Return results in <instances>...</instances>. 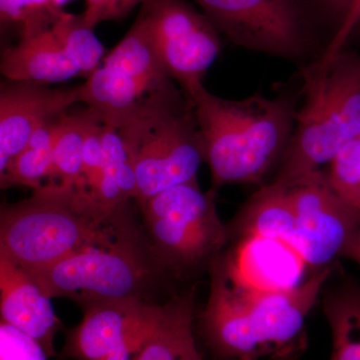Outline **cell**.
I'll use <instances>...</instances> for the list:
<instances>
[{
	"label": "cell",
	"instance_id": "obj_1",
	"mask_svg": "<svg viewBox=\"0 0 360 360\" xmlns=\"http://www.w3.org/2000/svg\"><path fill=\"white\" fill-rule=\"evenodd\" d=\"M335 264L284 290L241 281L225 252L210 270L207 303L195 316V335L210 360H293L307 348L304 322Z\"/></svg>",
	"mask_w": 360,
	"mask_h": 360
},
{
	"label": "cell",
	"instance_id": "obj_2",
	"mask_svg": "<svg viewBox=\"0 0 360 360\" xmlns=\"http://www.w3.org/2000/svg\"><path fill=\"white\" fill-rule=\"evenodd\" d=\"M296 94H253L233 101L215 96L201 84L189 96L198 120L212 188L229 184L264 186L281 165L298 110Z\"/></svg>",
	"mask_w": 360,
	"mask_h": 360
},
{
	"label": "cell",
	"instance_id": "obj_3",
	"mask_svg": "<svg viewBox=\"0 0 360 360\" xmlns=\"http://www.w3.org/2000/svg\"><path fill=\"white\" fill-rule=\"evenodd\" d=\"M127 205L111 212L85 189L46 184L30 198L2 203L0 253L28 272L47 269L110 236Z\"/></svg>",
	"mask_w": 360,
	"mask_h": 360
},
{
	"label": "cell",
	"instance_id": "obj_4",
	"mask_svg": "<svg viewBox=\"0 0 360 360\" xmlns=\"http://www.w3.org/2000/svg\"><path fill=\"white\" fill-rule=\"evenodd\" d=\"M298 106L290 146L269 184L288 187L321 167L360 135V52L345 45L333 58L300 70Z\"/></svg>",
	"mask_w": 360,
	"mask_h": 360
},
{
	"label": "cell",
	"instance_id": "obj_5",
	"mask_svg": "<svg viewBox=\"0 0 360 360\" xmlns=\"http://www.w3.org/2000/svg\"><path fill=\"white\" fill-rule=\"evenodd\" d=\"M51 298H65L84 309L96 303L142 300L172 281L158 264L131 206L103 240L39 271L30 272Z\"/></svg>",
	"mask_w": 360,
	"mask_h": 360
},
{
	"label": "cell",
	"instance_id": "obj_6",
	"mask_svg": "<svg viewBox=\"0 0 360 360\" xmlns=\"http://www.w3.org/2000/svg\"><path fill=\"white\" fill-rule=\"evenodd\" d=\"M118 130L134 165L137 206L161 191L198 181L205 148L193 101L181 89L151 97Z\"/></svg>",
	"mask_w": 360,
	"mask_h": 360
},
{
	"label": "cell",
	"instance_id": "obj_7",
	"mask_svg": "<svg viewBox=\"0 0 360 360\" xmlns=\"http://www.w3.org/2000/svg\"><path fill=\"white\" fill-rule=\"evenodd\" d=\"M215 196L210 189L203 193L193 181L161 191L139 206L151 250L174 281H193L210 274L231 245Z\"/></svg>",
	"mask_w": 360,
	"mask_h": 360
},
{
	"label": "cell",
	"instance_id": "obj_8",
	"mask_svg": "<svg viewBox=\"0 0 360 360\" xmlns=\"http://www.w3.org/2000/svg\"><path fill=\"white\" fill-rule=\"evenodd\" d=\"M232 44L296 63L319 60L328 46L312 0H195ZM324 23V22H323Z\"/></svg>",
	"mask_w": 360,
	"mask_h": 360
},
{
	"label": "cell",
	"instance_id": "obj_9",
	"mask_svg": "<svg viewBox=\"0 0 360 360\" xmlns=\"http://www.w3.org/2000/svg\"><path fill=\"white\" fill-rule=\"evenodd\" d=\"M141 13L163 68L189 99L219 58L220 32L184 0H146Z\"/></svg>",
	"mask_w": 360,
	"mask_h": 360
},
{
	"label": "cell",
	"instance_id": "obj_10",
	"mask_svg": "<svg viewBox=\"0 0 360 360\" xmlns=\"http://www.w3.org/2000/svg\"><path fill=\"white\" fill-rule=\"evenodd\" d=\"M286 189L295 212L296 252L314 272L333 266L343 257L360 212L341 200L322 169Z\"/></svg>",
	"mask_w": 360,
	"mask_h": 360
},
{
	"label": "cell",
	"instance_id": "obj_11",
	"mask_svg": "<svg viewBox=\"0 0 360 360\" xmlns=\"http://www.w3.org/2000/svg\"><path fill=\"white\" fill-rule=\"evenodd\" d=\"M163 302L142 300L96 303L66 333L58 360H135L160 317Z\"/></svg>",
	"mask_w": 360,
	"mask_h": 360
},
{
	"label": "cell",
	"instance_id": "obj_12",
	"mask_svg": "<svg viewBox=\"0 0 360 360\" xmlns=\"http://www.w3.org/2000/svg\"><path fill=\"white\" fill-rule=\"evenodd\" d=\"M80 101V86L49 89L30 82H11L0 89V170L27 146L45 123L60 117Z\"/></svg>",
	"mask_w": 360,
	"mask_h": 360
},
{
	"label": "cell",
	"instance_id": "obj_13",
	"mask_svg": "<svg viewBox=\"0 0 360 360\" xmlns=\"http://www.w3.org/2000/svg\"><path fill=\"white\" fill-rule=\"evenodd\" d=\"M51 300L30 272L0 253L1 321L37 340L49 357L56 355L54 338L63 328Z\"/></svg>",
	"mask_w": 360,
	"mask_h": 360
},
{
	"label": "cell",
	"instance_id": "obj_14",
	"mask_svg": "<svg viewBox=\"0 0 360 360\" xmlns=\"http://www.w3.org/2000/svg\"><path fill=\"white\" fill-rule=\"evenodd\" d=\"M58 20L34 34L21 37L20 44L4 51L0 70L7 79L45 85L82 75Z\"/></svg>",
	"mask_w": 360,
	"mask_h": 360
},
{
	"label": "cell",
	"instance_id": "obj_15",
	"mask_svg": "<svg viewBox=\"0 0 360 360\" xmlns=\"http://www.w3.org/2000/svg\"><path fill=\"white\" fill-rule=\"evenodd\" d=\"M225 257L241 281L258 290H284L298 285L304 262L290 246L279 241L248 238L234 241Z\"/></svg>",
	"mask_w": 360,
	"mask_h": 360
},
{
	"label": "cell",
	"instance_id": "obj_16",
	"mask_svg": "<svg viewBox=\"0 0 360 360\" xmlns=\"http://www.w3.org/2000/svg\"><path fill=\"white\" fill-rule=\"evenodd\" d=\"M229 227L231 243L248 238L279 241L295 248V217L288 189L266 184L252 194Z\"/></svg>",
	"mask_w": 360,
	"mask_h": 360
},
{
	"label": "cell",
	"instance_id": "obj_17",
	"mask_svg": "<svg viewBox=\"0 0 360 360\" xmlns=\"http://www.w3.org/2000/svg\"><path fill=\"white\" fill-rule=\"evenodd\" d=\"M194 291L170 296L135 360H205L195 335Z\"/></svg>",
	"mask_w": 360,
	"mask_h": 360
},
{
	"label": "cell",
	"instance_id": "obj_18",
	"mask_svg": "<svg viewBox=\"0 0 360 360\" xmlns=\"http://www.w3.org/2000/svg\"><path fill=\"white\" fill-rule=\"evenodd\" d=\"M103 65L143 85L153 94L179 89L156 54L141 13L122 41L104 58Z\"/></svg>",
	"mask_w": 360,
	"mask_h": 360
},
{
	"label": "cell",
	"instance_id": "obj_19",
	"mask_svg": "<svg viewBox=\"0 0 360 360\" xmlns=\"http://www.w3.org/2000/svg\"><path fill=\"white\" fill-rule=\"evenodd\" d=\"M322 309L333 335L330 360H360V284L347 278L328 288Z\"/></svg>",
	"mask_w": 360,
	"mask_h": 360
},
{
	"label": "cell",
	"instance_id": "obj_20",
	"mask_svg": "<svg viewBox=\"0 0 360 360\" xmlns=\"http://www.w3.org/2000/svg\"><path fill=\"white\" fill-rule=\"evenodd\" d=\"M96 112L86 110L63 115L53 150V181L51 184L78 186L84 167L85 134Z\"/></svg>",
	"mask_w": 360,
	"mask_h": 360
},
{
	"label": "cell",
	"instance_id": "obj_21",
	"mask_svg": "<svg viewBox=\"0 0 360 360\" xmlns=\"http://www.w3.org/2000/svg\"><path fill=\"white\" fill-rule=\"evenodd\" d=\"M52 148H25L0 170V187H30L33 191L53 181Z\"/></svg>",
	"mask_w": 360,
	"mask_h": 360
},
{
	"label": "cell",
	"instance_id": "obj_22",
	"mask_svg": "<svg viewBox=\"0 0 360 360\" xmlns=\"http://www.w3.org/2000/svg\"><path fill=\"white\" fill-rule=\"evenodd\" d=\"M326 174L341 200L360 212V135L333 158Z\"/></svg>",
	"mask_w": 360,
	"mask_h": 360
},
{
	"label": "cell",
	"instance_id": "obj_23",
	"mask_svg": "<svg viewBox=\"0 0 360 360\" xmlns=\"http://www.w3.org/2000/svg\"><path fill=\"white\" fill-rule=\"evenodd\" d=\"M63 13L56 0H0L2 22L21 25V37L49 27Z\"/></svg>",
	"mask_w": 360,
	"mask_h": 360
},
{
	"label": "cell",
	"instance_id": "obj_24",
	"mask_svg": "<svg viewBox=\"0 0 360 360\" xmlns=\"http://www.w3.org/2000/svg\"><path fill=\"white\" fill-rule=\"evenodd\" d=\"M41 345L22 331L0 322V360H47Z\"/></svg>",
	"mask_w": 360,
	"mask_h": 360
},
{
	"label": "cell",
	"instance_id": "obj_25",
	"mask_svg": "<svg viewBox=\"0 0 360 360\" xmlns=\"http://www.w3.org/2000/svg\"><path fill=\"white\" fill-rule=\"evenodd\" d=\"M312 1L321 20L326 25L330 26L335 37L336 33L340 32V28L347 20L356 0H312Z\"/></svg>",
	"mask_w": 360,
	"mask_h": 360
},
{
	"label": "cell",
	"instance_id": "obj_26",
	"mask_svg": "<svg viewBox=\"0 0 360 360\" xmlns=\"http://www.w3.org/2000/svg\"><path fill=\"white\" fill-rule=\"evenodd\" d=\"M85 8L82 18L87 27H94L106 20H120L122 18L120 0H85Z\"/></svg>",
	"mask_w": 360,
	"mask_h": 360
},
{
	"label": "cell",
	"instance_id": "obj_27",
	"mask_svg": "<svg viewBox=\"0 0 360 360\" xmlns=\"http://www.w3.org/2000/svg\"><path fill=\"white\" fill-rule=\"evenodd\" d=\"M360 25V0H356L354 9L348 16L347 20L336 33L335 37L331 40L328 49L321 56L322 60H326L335 56L340 49H342L349 41L350 37L354 32L355 28Z\"/></svg>",
	"mask_w": 360,
	"mask_h": 360
},
{
	"label": "cell",
	"instance_id": "obj_28",
	"mask_svg": "<svg viewBox=\"0 0 360 360\" xmlns=\"http://www.w3.org/2000/svg\"><path fill=\"white\" fill-rule=\"evenodd\" d=\"M343 257L352 260L360 267V217L355 227L354 236L343 253Z\"/></svg>",
	"mask_w": 360,
	"mask_h": 360
},
{
	"label": "cell",
	"instance_id": "obj_29",
	"mask_svg": "<svg viewBox=\"0 0 360 360\" xmlns=\"http://www.w3.org/2000/svg\"><path fill=\"white\" fill-rule=\"evenodd\" d=\"M66 1H68V0H56V4H58V6L60 7V8Z\"/></svg>",
	"mask_w": 360,
	"mask_h": 360
}]
</instances>
